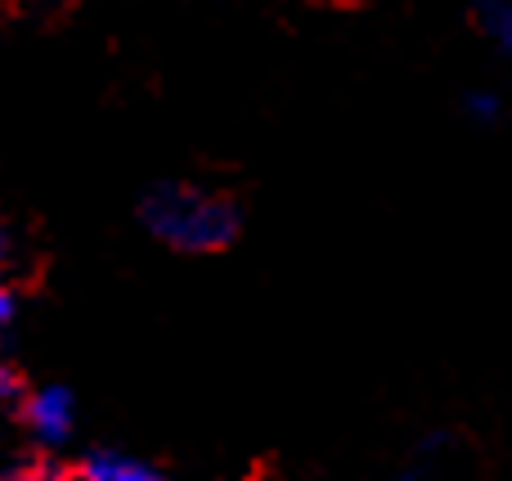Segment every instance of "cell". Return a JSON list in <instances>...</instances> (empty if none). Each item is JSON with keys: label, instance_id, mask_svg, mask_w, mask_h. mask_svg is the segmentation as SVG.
Here are the masks:
<instances>
[{"label": "cell", "instance_id": "1", "mask_svg": "<svg viewBox=\"0 0 512 481\" xmlns=\"http://www.w3.org/2000/svg\"><path fill=\"white\" fill-rule=\"evenodd\" d=\"M144 221L162 243L180 252H216L239 234V212L230 198L203 194L189 185H162L144 203Z\"/></svg>", "mask_w": 512, "mask_h": 481}, {"label": "cell", "instance_id": "2", "mask_svg": "<svg viewBox=\"0 0 512 481\" xmlns=\"http://www.w3.org/2000/svg\"><path fill=\"white\" fill-rule=\"evenodd\" d=\"M27 428L36 432V441H45V446H59V441H68L72 432V392L68 387H41V392L27 396Z\"/></svg>", "mask_w": 512, "mask_h": 481}, {"label": "cell", "instance_id": "3", "mask_svg": "<svg viewBox=\"0 0 512 481\" xmlns=\"http://www.w3.org/2000/svg\"><path fill=\"white\" fill-rule=\"evenodd\" d=\"M81 481H167V477L126 455H90L86 468H81Z\"/></svg>", "mask_w": 512, "mask_h": 481}, {"label": "cell", "instance_id": "4", "mask_svg": "<svg viewBox=\"0 0 512 481\" xmlns=\"http://www.w3.org/2000/svg\"><path fill=\"white\" fill-rule=\"evenodd\" d=\"M477 23L504 54H512V0H481Z\"/></svg>", "mask_w": 512, "mask_h": 481}, {"label": "cell", "instance_id": "5", "mask_svg": "<svg viewBox=\"0 0 512 481\" xmlns=\"http://www.w3.org/2000/svg\"><path fill=\"white\" fill-rule=\"evenodd\" d=\"M18 392H23V387H18V374H14V369H9V365H0V405H5V401H14Z\"/></svg>", "mask_w": 512, "mask_h": 481}, {"label": "cell", "instance_id": "6", "mask_svg": "<svg viewBox=\"0 0 512 481\" xmlns=\"http://www.w3.org/2000/svg\"><path fill=\"white\" fill-rule=\"evenodd\" d=\"M14 315H18V297L0 284V329H9V324H14Z\"/></svg>", "mask_w": 512, "mask_h": 481}, {"label": "cell", "instance_id": "7", "mask_svg": "<svg viewBox=\"0 0 512 481\" xmlns=\"http://www.w3.org/2000/svg\"><path fill=\"white\" fill-rule=\"evenodd\" d=\"M468 108H472L477 117H495V113H499V99H495V95H472Z\"/></svg>", "mask_w": 512, "mask_h": 481}, {"label": "cell", "instance_id": "8", "mask_svg": "<svg viewBox=\"0 0 512 481\" xmlns=\"http://www.w3.org/2000/svg\"><path fill=\"white\" fill-rule=\"evenodd\" d=\"M5 481H59V477L45 473V468H27V473H14V477H5Z\"/></svg>", "mask_w": 512, "mask_h": 481}, {"label": "cell", "instance_id": "9", "mask_svg": "<svg viewBox=\"0 0 512 481\" xmlns=\"http://www.w3.org/2000/svg\"><path fill=\"white\" fill-rule=\"evenodd\" d=\"M5 257H9V239L0 234V266H5Z\"/></svg>", "mask_w": 512, "mask_h": 481}]
</instances>
